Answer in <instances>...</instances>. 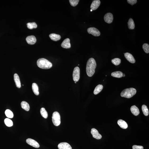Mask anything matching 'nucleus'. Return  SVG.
Segmentation results:
<instances>
[{"instance_id": "a211bd4d", "label": "nucleus", "mask_w": 149, "mask_h": 149, "mask_svg": "<svg viewBox=\"0 0 149 149\" xmlns=\"http://www.w3.org/2000/svg\"><path fill=\"white\" fill-rule=\"evenodd\" d=\"M117 123L118 125L122 128L126 129L128 128V124L126 122L123 120L120 119L118 120Z\"/></svg>"}, {"instance_id": "20e7f679", "label": "nucleus", "mask_w": 149, "mask_h": 149, "mask_svg": "<svg viewBox=\"0 0 149 149\" xmlns=\"http://www.w3.org/2000/svg\"><path fill=\"white\" fill-rule=\"evenodd\" d=\"M52 121L53 124L55 126H58L61 123V117L59 113L57 112H55L53 114Z\"/></svg>"}, {"instance_id": "423d86ee", "label": "nucleus", "mask_w": 149, "mask_h": 149, "mask_svg": "<svg viewBox=\"0 0 149 149\" xmlns=\"http://www.w3.org/2000/svg\"><path fill=\"white\" fill-rule=\"evenodd\" d=\"M87 31L89 34H91L95 36H99L100 34L99 30L95 27H90L88 28Z\"/></svg>"}, {"instance_id": "bb28decb", "label": "nucleus", "mask_w": 149, "mask_h": 149, "mask_svg": "<svg viewBox=\"0 0 149 149\" xmlns=\"http://www.w3.org/2000/svg\"><path fill=\"white\" fill-rule=\"evenodd\" d=\"M5 113L6 116L8 118H12L14 116L12 112L9 109L6 110L5 111Z\"/></svg>"}, {"instance_id": "39448f33", "label": "nucleus", "mask_w": 149, "mask_h": 149, "mask_svg": "<svg viewBox=\"0 0 149 149\" xmlns=\"http://www.w3.org/2000/svg\"><path fill=\"white\" fill-rule=\"evenodd\" d=\"M80 69L78 67H75L73 70V81L77 82L79 80L80 78Z\"/></svg>"}, {"instance_id": "cd10ccee", "label": "nucleus", "mask_w": 149, "mask_h": 149, "mask_svg": "<svg viewBox=\"0 0 149 149\" xmlns=\"http://www.w3.org/2000/svg\"><path fill=\"white\" fill-rule=\"evenodd\" d=\"M5 124L8 127H11L13 125V122L12 120L9 118H6L5 120Z\"/></svg>"}, {"instance_id": "9d476101", "label": "nucleus", "mask_w": 149, "mask_h": 149, "mask_svg": "<svg viewBox=\"0 0 149 149\" xmlns=\"http://www.w3.org/2000/svg\"><path fill=\"white\" fill-rule=\"evenodd\" d=\"M26 40L28 44L31 45L34 44L36 41V37L33 36H28L27 37Z\"/></svg>"}, {"instance_id": "412c9836", "label": "nucleus", "mask_w": 149, "mask_h": 149, "mask_svg": "<svg viewBox=\"0 0 149 149\" xmlns=\"http://www.w3.org/2000/svg\"><path fill=\"white\" fill-rule=\"evenodd\" d=\"M103 88V85H98L95 88L94 91V93L95 95L98 94L102 91Z\"/></svg>"}, {"instance_id": "72a5a7b5", "label": "nucleus", "mask_w": 149, "mask_h": 149, "mask_svg": "<svg viewBox=\"0 0 149 149\" xmlns=\"http://www.w3.org/2000/svg\"><path fill=\"white\" fill-rule=\"evenodd\" d=\"M125 74H123V77H125Z\"/></svg>"}, {"instance_id": "f3484780", "label": "nucleus", "mask_w": 149, "mask_h": 149, "mask_svg": "<svg viewBox=\"0 0 149 149\" xmlns=\"http://www.w3.org/2000/svg\"><path fill=\"white\" fill-rule=\"evenodd\" d=\"M49 37L51 40L54 41H59L61 38V36L60 35L55 33H51L50 34Z\"/></svg>"}, {"instance_id": "473e14b6", "label": "nucleus", "mask_w": 149, "mask_h": 149, "mask_svg": "<svg viewBox=\"0 0 149 149\" xmlns=\"http://www.w3.org/2000/svg\"><path fill=\"white\" fill-rule=\"evenodd\" d=\"M132 148L133 149H144V148L143 146L135 145H133L132 147Z\"/></svg>"}, {"instance_id": "4468645a", "label": "nucleus", "mask_w": 149, "mask_h": 149, "mask_svg": "<svg viewBox=\"0 0 149 149\" xmlns=\"http://www.w3.org/2000/svg\"><path fill=\"white\" fill-rule=\"evenodd\" d=\"M125 56L126 59L130 63H135V60L133 56L131 54L126 53L125 54Z\"/></svg>"}, {"instance_id": "c756f323", "label": "nucleus", "mask_w": 149, "mask_h": 149, "mask_svg": "<svg viewBox=\"0 0 149 149\" xmlns=\"http://www.w3.org/2000/svg\"><path fill=\"white\" fill-rule=\"evenodd\" d=\"M143 49L146 53H149V45L147 43H144L143 46Z\"/></svg>"}, {"instance_id": "f704fd0d", "label": "nucleus", "mask_w": 149, "mask_h": 149, "mask_svg": "<svg viewBox=\"0 0 149 149\" xmlns=\"http://www.w3.org/2000/svg\"><path fill=\"white\" fill-rule=\"evenodd\" d=\"M90 11H91V12L92 11H93L91 9V10H90Z\"/></svg>"}, {"instance_id": "f03ea898", "label": "nucleus", "mask_w": 149, "mask_h": 149, "mask_svg": "<svg viewBox=\"0 0 149 149\" xmlns=\"http://www.w3.org/2000/svg\"><path fill=\"white\" fill-rule=\"evenodd\" d=\"M38 67L43 69H48L52 66V64L48 60L44 58L38 59L37 62Z\"/></svg>"}, {"instance_id": "4be33fe9", "label": "nucleus", "mask_w": 149, "mask_h": 149, "mask_svg": "<svg viewBox=\"0 0 149 149\" xmlns=\"http://www.w3.org/2000/svg\"><path fill=\"white\" fill-rule=\"evenodd\" d=\"M128 27L129 29L132 30L134 29L135 28V24L133 20L130 18L128 22Z\"/></svg>"}, {"instance_id": "f257e3e1", "label": "nucleus", "mask_w": 149, "mask_h": 149, "mask_svg": "<svg viewBox=\"0 0 149 149\" xmlns=\"http://www.w3.org/2000/svg\"><path fill=\"white\" fill-rule=\"evenodd\" d=\"M96 63L94 59L91 58L88 60L87 63L86 72L89 77L92 76L95 72Z\"/></svg>"}, {"instance_id": "393cba45", "label": "nucleus", "mask_w": 149, "mask_h": 149, "mask_svg": "<svg viewBox=\"0 0 149 149\" xmlns=\"http://www.w3.org/2000/svg\"><path fill=\"white\" fill-rule=\"evenodd\" d=\"M142 109L143 114L145 116H148L149 114L148 108L146 105H143L142 107Z\"/></svg>"}, {"instance_id": "7ed1b4c3", "label": "nucleus", "mask_w": 149, "mask_h": 149, "mask_svg": "<svg viewBox=\"0 0 149 149\" xmlns=\"http://www.w3.org/2000/svg\"><path fill=\"white\" fill-rule=\"evenodd\" d=\"M136 93L135 88H130L123 90L121 93V96L123 97L130 98L133 97Z\"/></svg>"}, {"instance_id": "dca6fc26", "label": "nucleus", "mask_w": 149, "mask_h": 149, "mask_svg": "<svg viewBox=\"0 0 149 149\" xmlns=\"http://www.w3.org/2000/svg\"><path fill=\"white\" fill-rule=\"evenodd\" d=\"M131 110L133 114L135 116H138L140 113L139 110L135 105L131 107Z\"/></svg>"}, {"instance_id": "1a4fd4ad", "label": "nucleus", "mask_w": 149, "mask_h": 149, "mask_svg": "<svg viewBox=\"0 0 149 149\" xmlns=\"http://www.w3.org/2000/svg\"><path fill=\"white\" fill-rule=\"evenodd\" d=\"M91 133L93 135V138L99 140L102 138L101 135L99 133L98 131L95 128L92 129Z\"/></svg>"}, {"instance_id": "0eeeda50", "label": "nucleus", "mask_w": 149, "mask_h": 149, "mask_svg": "<svg viewBox=\"0 0 149 149\" xmlns=\"http://www.w3.org/2000/svg\"><path fill=\"white\" fill-rule=\"evenodd\" d=\"M26 143L36 148H39L40 145L37 142L31 138H28L26 140Z\"/></svg>"}, {"instance_id": "9b49d317", "label": "nucleus", "mask_w": 149, "mask_h": 149, "mask_svg": "<svg viewBox=\"0 0 149 149\" xmlns=\"http://www.w3.org/2000/svg\"><path fill=\"white\" fill-rule=\"evenodd\" d=\"M58 147L59 149H72L69 144L66 142L59 143L58 145Z\"/></svg>"}, {"instance_id": "6ab92c4d", "label": "nucleus", "mask_w": 149, "mask_h": 149, "mask_svg": "<svg viewBox=\"0 0 149 149\" xmlns=\"http://www.w3.org/2000/svg\"><path fill=\"white\" fill-rule=\"evenodd\" d=\"M32 89L33 93L35 95H38L39 94V89L38 85L36 83H33L32 84Z\"/></svg>"}, {"instance_id": "7c9ffc66", "label": "nucleus", "mask_w": 149, "mask_h": 149, "mask_svg": "<svg viewBox=\"0 0 149 149\" xmlns=\"http://www.w3.org/2000/svg\"><path fill=\"white\" fill-rule=\"evenodd\" d=\"M69 1L71 5L74 7L76 6L78 4L79 0H70Z\"/></svg>"}, {"instance_id": "2f4dec72", "label": "nucleus", "mask_w": 149, "mask_h": 149, "mask_svg": "<svg viewBox=\"0 0 149 149\" xmlns=\"http://www.w3.org/2000/svg\"><path fill=\"white\" fill-rule=\"evenodd\" d=\"M127 1L129 4L131 5L135 4L137 2L136 0H128Z\"/></svg>"}, {"instance_id": "2eb2a0df", "label": "nucleus", "mask_w": 149, "mask_h": 149, "mask_svg": "<svg viewBox=\"0 0 149 149\" xmlns=\"http://www.w3.org/2000/svg\"><path fill=\"white\" fill-rule=\"evenodd\" d=\"M14 80L16 87L18 88H20L21 87L20 81L19 76L17 73H15L14 75Z\"/></svg>"}, {"instance_id": "ddd939ff", "label": "nucleus", "mask_w": 149, "mask_h": 149, "mask_svg": "<svg viewBox=\"0 0 149 149\" xmlns=\"http://www.w3.org/2000/svg\"><path fill=\"white\" fill-rule=\"evenodd\" d=\"M100 3L99 0H95L93 1L91 3L90 8L92 10H95L99 7Z\"/></svg>"}, {"instance_id": "aec40b11", "label": "nucleus", "mask_w": 149, "mask_h": 149, "mask_svg": "<svg viewBox=\"0 0 149 149\" xmlns=\"http://www.w3.org/2000/svg\"><path fill=\"white\" fill-rule=\"evenodd\" d=\"M22 108L27 111H28L30 109V106L28 104L27 102L23 101L21 103Z\"/></svg>"}, {"instance_id": "6e6552de", "label": "nucleus", "mask_w": 149, "mask_h": 149, "mask_svg": "<svg viewBox=\"0 0 149 149\" xmlns=\"http://www.w3.org/2000/svg\"><path fill=\"white\" fill-rule=\"evenodd\" d=\"M104 19L105 22L108 24H110L113 22V15L110 13H107L105 15Z\"/></svg>"}, {"instance_id": "a878e982", "label": "nucleus", "mask_w": 149, "mask_h": 149, "mask_svg": "<svg viewBox=\"0 0 149 149\" xmlns=\"http://www.w3.org/2000/svg\"><path fill=\"white\" fill-rule=\"evenodd\" d=\"M40 112L42 116L45 118H47L48 113L45 109L44 108H42L40 110Z\"/></svg>"}, {"instance_id": "f8f14e48", "label": "nucleus", "mask_w": 149, "mask_h": 149, "mask_svg": "<svg viewBox=\"0 0 149 149\" xmlns=\"http://www.w3.org/2000/svg\"><path fill=\"white\" fill-rule=\"evenodd\" d=\"M61 46L63 48L68 49L71 47V44L69 38L65 39L61 44Z\"/></svg>"}, {"instance_id": "c9c22d12", "label": "nucleus", "mask_w": 149, "mask_h": 149, "mask_svg": "<svg viewBox=\"0 0 149 149\" xmlns=\"http://www.w3.org/2000/svg\"><path fill=\"white\" fill-rule=\"evenodd\" d=\"M75 83H76V82H75Z\"/></svg>"}, {"instance_id": "5701e85b", "label": "nucleus", "mask_w": 149, "mask_h": 149, "mask_svg": "<svg viewBox=\"0 0 149 149\" xmlns=\"http://www.w3.org/2000/svg\"><path fill=\"white\" fill-rule=\"evenodd\" d=\"M123 73L121 72L116 71L111 73L112 76L115 77L120 78L123 77Z\"/></svg>"}, {"instance_id": "c85d7f7f", "label": "nucleus", "mask_w": 149, "mask_h": 149, "mask_svg": "<svg viewBox=\"0 0 149 149\" xmlns=\"http://www.w3.org/2000/svg\"><path fill=\"white\" fill-rule=\"evenodd\" d=\"M112 63L115 66L119 65L121 62V60L118 58H115L112 60Z\"/></svg>"}, {"instance_id": "b1692460", "label": "nucleus", "mask_w": 149, "mask_h": 149, "mask_svg": "<svg viewBox=\"0 0 149 149\" xmlns=\"http://www.w3.org/2000/svg\"><path fill=\"white\" fill-rule=\"evenodd\" d=\"M27 24V28L30 29H32L33 28H36L37 27V25L35 22L28 23Z\"/></svg>"}]
</instances>
